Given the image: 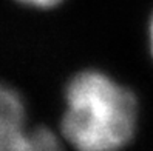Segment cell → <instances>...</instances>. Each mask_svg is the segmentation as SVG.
<instances>
[{"label":"cell","instance_id":"1","mask_svg":"<svg viewBox=\"0 0 153 151\" xmlns=\"http://www.w3.org/2000/svg\"><path fill=\"white\" fill-rule=\"evenodd\" d=\"M65 102L62 136L76 151H121L136 131V97L101 71L76 74Z\"/></svg>","mask_w":153,"mask_h":151},{"label":"cell","instance_id":"4","mask_svg":"<svg viewBox=\"0 0 153 151\" xmlns=\"http://www.w3.org/2000/svg\"><path fill=\"white\" fill-rule=\"evenodd\" d=\"M149 34H150V48H152V56H153V17H152V20H150Z\"/></svg>","mask_w":153,"mask_h":151},{"label":"cell","instance_id":"3","mask_svg":"<svg viewBox=\"0 0 153 151\" xmlns=\"http://www.w3.org/2000/svg\"><path fill=\"white\" fill-rule=\"evenodd\" d=\"M17 2L28 6H36V8H53L59 5L62 0H17Z\"/></svg>","mask_w":153,"mask_h":151},{"label":"cell","instance_id":"2","mask_svg":"<svg viewBox=\"0 0 153 151\" xmlns=\"http://www.w3.org/2000/svg\"><path fill=\"white\" fill-rule=\"evenodd\" d=\"M0 151H64L51 130H25V105L14 90L0 83Z\"/></svg>","mask_w":153,"mask_h":151}]
</instances>
